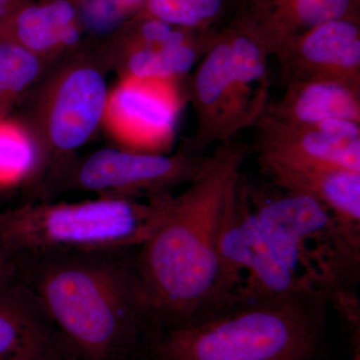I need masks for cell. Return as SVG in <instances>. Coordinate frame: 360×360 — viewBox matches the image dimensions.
<instances>
[{
  "mask_svg": "<svg viewBox=\"0 0 360 360\" xmlns=\"http://www.w3.org/2000/svg\"><path fill=\"white\" fill-rule=\"evenodd\" d=\"M13 272V257L0 236V276Z\"/></svg>",
  "mask_w": 360,
  "mask_h": 360,
  "instance_id": "26",
  "label": "cell"
},
{
  "mask_svg": "<svg viewBox=\"0 0 360 360\" xmlns=\"http://www.w3.org/2000/svg\"><path fill=\"white\" fill-rule=\"evenodd\" d=\"M257 161L270 184L319 201L348 233L360 239V172L290 165L266 158Z\"/></svg>",
  "mask_w": 360,
  "mask_h": 360,
  "instance_id": "12",
  "label": "cell"
},
{
  "mask_svg": "<svg viewBox=\"0 0 360 360\" xmlns=\"http://www.w3.org/2000/svg\"><path fill=\"white\" fill-rule=\"evenodd\" d=\"M39 65L34 52L11 41H0V96L16 94L37 77Z\"/></svg>",
  "mask_w": 360,
  "mask_h": 360,
  "instance_id": "20",
  "label": "cell"
},
{
  "mask_svg": "<svg viewBox=\"0 0 360 360\" xmlns=\"http://www.w3.org/2000/svg\"><path fill=\"white\" fill-rule=\"evenodd\" d=\"M108 90L98 71H72L58 90L49 131L54 146L72 150L89 141L108 110Z\"/></svg>",
  "mask_w": 360,
  "mask_h": 360,
  "instance_id": "15",
  "label": "cell"
},
{
  "mask_svg": "<svg viewBox=\"0 0 360 360\" xmlns=\"http://www.w3.org/2000/svg\"><path fill=\"white\" fill-rule=\"evenodd\" d=\"M77 9L70 0L27 4L4 27L0 37L22 45L32 52L49 51L58 44L75 45L79 40Z\"/></svg>",
  "mask_w": 360,
  "mask_h": 360,
  "instance_id": "18",
  "label": "cell"
},
{
  "mask_svg": "<svg viewBox=\"0 0 360 360\" xmlns=\"http://www.w3.org/2000/svg\"><path fill=\"white\" fill-rule=\"evenodd\" d=\"M274 188L269 193L246 181L251 210L270 243L300 283L326 296L341 319L359 329L360 239L319 201Z\"/></svg>",
  "mask_w": 360,
  "mask_h": 360,
  "instance_id": "4",
  "label": "cell"
},
{
  "mask_svg": "<svg viewBox=\"0 0 360 360\" xmlns=\"http://www.w3.org/2000/svg\"><path fill=\"white\" fill-rule=\"evenodd\" d=\"M111 120L125 139L139 146H158L169 139L180 108L169 79L131 78L116 90Z\"/></svg>",
  "mask_w": 360,
  "mask_h": 360,
  "instance_id": "13",
  "label": "cell"
},
{
  "mask_svg": "<svg viewBox=\"0 0 360 360\" xmlns=\"http://www.w3.org/2000/svg\"><path fill=\"white\" fill-rule=\"evenodd\" d=\"M68 354L13 272L0 276V360H49Z\"/></svg>",
  "mask_w": 360,
  "mask_h": 360,
  "instance_id": "14",
  "label": "cell"
},
{
  "mask_svg": "<svg viewBox=\"0 0 360 360\" xmlns=\"http://www.w3.org/2000/svg\"><path fill=\"white\" fill-rule=\"evenodd\" d=\"M201 25H205L219 13L224 0H187Z\"/></svg>",
  "mask_w": 360,
  "mask_h": 360,
  "instance_id": "24",
  "label": "cell"
},
{
  "mask_svg": "<svg viewBox=\"0 0 360 360\" xmlns=\"http://www.w3.org/2000/svg\"><path fill=\"white\" fill-rule=\"evenodd\" d=\"M37 162L32 142L18 129L0 123V184H11L30 174Z\"/></svg>",
  "mask_w": 360,
  "mask_h": 360,
  "instance_id": "21",
  "label": "cell"
},
{
  "mask_svg": "<svg viewBox=\"0 0 360 360\" xmlns=\"http://www.w3.org/2000/svg\"><path fill=\"white\" fill-rule=\"evenodd\" d=\"M198 56L191 40L169 46L142 44L130 56L129 70L135 79H172L188 72Z\"/></svg>",
  "mask_w": 360,
  "mask_h": 360,
  "instance_id": "19",
  "label": "cell"
},
{
  "mask_svg": "<svg viewBox=\"0 0 360 360\" xmlns=\"http://www.w3.org/2000/svg\"><path fill=\"white\" fill-rule=\"evenodd\" d=\"M172 198L148 203L116 196L79 203L25 206L0 213V236L11 257L39 252L134 250L167 219Z\"/></svg>",
  "mask_w": 360,
  "mask_h": 360,
  "instance_id": "5",
  "label": "cell"
},
{
  "mask_svg": "<svg viewBox=\"0 0 360 360\" xmlns=\"http://www.w3.org/2000/svg\"><path fill=\"white\" fill-rule=\"evenodd\" d=\"M137 250L13 255L14 277L72 360H131L141 347L148 303Z\"/></svg>",
  "mask_w": 360,
  "mask_h": 360,
  "instance_id": "2",
  "label": "cell"
},
{
  "mask_svg": "<svg viewBox=\"0 0 360 360\" xmlns=\"http://www.w3.org/2000/svg\"><path fill=\"white\" fill-rule=\"evenodd\" d=\"M255 127L257 158L290 163L360 172V139L324 134L314 125H292L262 115Z\"/></svg>",
  "mask_w": 360,
  "mask_h": 360,
  "instance_id": "9",
  "label": "cell"
},
{
  "mask_svg": "<svg viewBox=\"0 0 360 360\" xmlns=\"http://www.w3.org/2000/svg\"><path fill=\"white\" fill-rule=\"evenodd\" d=\"M232 49L229 32L205 52L193 80L196 130L186 151L205 155L213 143L234 139L231 120Z\"/></svg>",
  "mask_w": 360,
  "mask_h": 360,
  "instance_id": "11",
  "label": "cell"
},
{
  "mask_svg": "<svg viewBox=\"0 0 360 360\" xmlns=\"http://www.w3.org/2000/svg\"><path fill=\"white\" fill-rule=\"evenodd\" d=\"M220 255L229 271L240 281V300L316 292L295 278L270 243L251 210L245 175L225 215Z\"/></svg>",
  "mask_w": 360,
  "mask_h": 360,
  "instance_id": "6",
  "label": "cell"
},
{
  "mask_svg": "<svg viewBox=\"0 0 360 360\" xmlns=\"http://www.w3.org/2000/svg\"><path fill=\"white\" fill-rule=\"evenodd\" d=\"M232 49L231 120L234 134L253 127L269 103V54L239 30H229Z\"/></svg>",
  "mask_w": 360,
  "mask_h": 360,
  "instance_id": "17",
  "label": "cell"
},
{
  "mask_svg": "<svg viewBox=\"0 0 360 360\" xmlns=\"http://www.w3.org/2000/svg\"><path fill=\"white\" fill-rule=\"evenodd\" d=\"M330 307L319 292L243 300L143 338L148 360H321Z\"/></svg>",
  "mask_w": 360,
  "mask_h": 360,
  "instance_id": "3",
  "label": "cell"
},
{
  "mask_svg": "<svg viewBox=\"0 0 360 360\" xmlns=\"http://www.w3.org/2000/svg\"><path fill=\"white\" fill-rule=\"evenodd\" d=\"M251 155L243 142L219 144L205 172L172 198L167 219L136 250L146 333L203 321L240 302L241 283L222 259L220 236Z\"/></svg>",
  "mask_w": 360,
  "mask_h": 360,
  "instance_id": "1",
  "label": "cell"
},
{
  "mask_svg": "<svg viewBox=\"0 0 360 360\" xmlns=\"http://www.w3.org/2000/svg\"><path fill=\"white\" fill-rule=\"evenodd\" d=\"M274 58L284 84L321 79L360 89V32L348 16L310 28Z\"/></svg>",
  "mask_w": 360,
  "mask_h": 360,
  "instance_id": "8",
  "label": "cell"
},
{
  "mask_svg": "<svg viewBox=\"0 0 360 360\" xmlns=\"http://www.w3.org/2000/svg\"><path fill=\"white\" fill-rule=\"evenodd\" d=\"M174 32L172 25L156 18H148L141 26L142 44L163 46Z\"/></svg>",
  "mask_w": 360,
  "mask_h": 360,
  "instance_id": "23",
  "label": "cell"
},
{
  "mask_svg": "<svg viewBox=\"0 0 360 360\" xmlns=\"http://www.w3.org/2000/svg\"><path fill=\"white\" fill-rule=\"evenodd\" d=\"M262 115L302 127L328 118L360 123V89L331 80L290 82L283 96L269 103Z\"/></svg>",
  "mask_w": 360,
  "mask_h": 360,
  "instance_id": "16",
  "label": "cell"
},
{
  "mask_svg": "<svg viewBox=\"0 0 360 360\" xmlns=\"http://www.w3.org/2000/svg\"><path fill=\"white\" fill-rule=\"evenodd\" d=\"M49 360H72L70 359V355L63 354H59L58 356L52 357V359Z\"/></svg>",
  "mask_w": 360,
  "mask_h": 360,
  "instance_id": "27",
  "label": "cell"
},
{
  "mask_svg": "<svg viewBox=\"0 0 360 360\" xmlns=\"http://www.w3.org/2000/svg\"><path fill=\"white\" fill-rule=\"evenodd\" d=\"M352 360H360L359 352H357V354H354V359H352Z\"/></svg>",
  "mask_w": 360,
  "mask_h": 360,
  "instance_id": "28",
  "label": "cell"
},
{
  "mask_svg": "<svg viewBox=\"0 0 360 360\" xmlns=\"http://www.w3.org/2000/svg\"><path fill=\"white\" fill-rule=\"evenodd\" d=\"M150 18L170 25L198 27L201 25L187 0H148Z\"/></svg>",
  "mask_w": 360,
  "mask_h": 360,
  "instance_id": "22",
  "label": "cell"
},
{
  "mask_svg": "<svg viewBox=\"0 0 360 360\" xmlns=\"http://www.w3.org/2000/svg\"><path fill=\"white\" fill-rule=\"evenodd\" d=\"M208 155H193L184 151L176 156L153 153H130L104 148L89 156L78 167L77 182L82 188L91 191H155L191 182L207 167Z\"/></svg>",
  "mask_w": 360,
  "mask_h": 360,
  "instance_id": "7",
  "label": "cell"
},
{
  "mask_svg": "<svg viewBox=\"0 0 360 360\" xmlns=\"http://www.w3.org/2000/svg\"><path fill=\"white\" fill-rule=\"evenodd\" d=\"M27 4V0H0V28L4 27L14 14Z\"/></svg>",
  "mask_w": 360,
  "mask_h": 360,
  "instance_id": "25",
  "label": "cell"
},
{
  "mask_svg": "<svg viewBox=\"0 0 360 360\" xmlns=\"http://www.w3.org/2000/svg\"><path fill=\"white\" fill-rule=\"evenodd\" d=\"M352 0H243L236 30L276 56L291 39L326 21L347 18Z\"/></svg>",
  "mask_w": 360,
  "mask_h": 360,
  "instance_id": "10",
  "label": "cell"
}]
</instances>
